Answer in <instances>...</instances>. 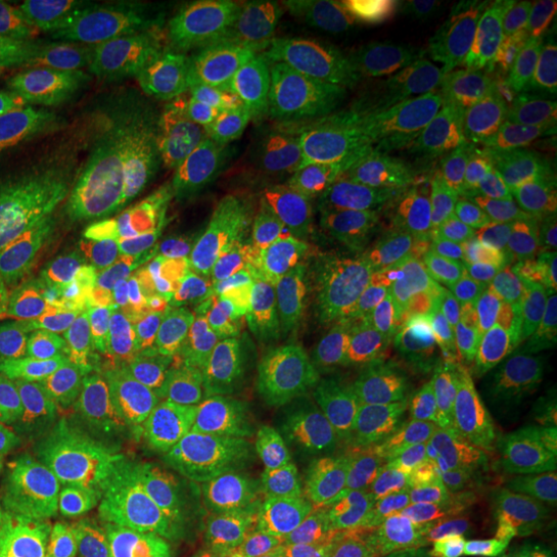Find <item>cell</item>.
Masks as SVG:
<instances>
[{
	"mask_svg": "<svg viewBox=\"0 0 557 557\" xmlns=\"http://www.w3.org/2000/svg\"><path fill=\"white\" fill-rule=\"evenodd\" d=\"M458 53L418 10L295 16L276 10L211 78L156 100L161 119L292 137L362 109L468 87Z\"/></svg>",
	"mask_w": 557,
	"mask_h": 557,
	"instance_id": "1",
	"label": "cell"
},
{
	"mask_svg": "<svg viewBox=\"0 0 557 557\" xmlns=\"http://www.w3.org/2000/svg\"><path fill=\"white\" fill-rule=\"evenodd\" d=\"M372 391V557H440L478 508V347L437 307L359 319Z\"/></svg>",
	"mask_w": 557,
	"mask_h": 557,
	"instance_id": "2",
	"label": "cell"
},
{
	"mask_svg": "<svg viewBox=\"0 0 557 557\" xmlns=\"http://www.w3.org/2000/svg\"><path fill=\"white\" fill-rule=\"evenodd\" d=\"M468 90L362 109L285 137L267 211L300 236L332 242L409 230L431 199L490 156Z\"/></svg>",
	"mask_w": 557,
	"mask_h": 557,
	"instance_id": "3",
	"label": "cell"
},
{
	"mask_svg": "<svg viewBox=\"0 0 557 557\" xmlns=\"http://www.w3.org/2000/svg\"><path fill=\"white\" fill-rule=\"evenodd\" d=\"M372 391L359 332L319 357L220 557H372Z\"/></svg>",
	"mask_w": 557,
	"mask_h": 557,
	"instance_id": "4",
	"label": "cell"
},
{
	"mask_svg": "<svg viewBox=\"0 0 557 557\" xmlns=\"http://www.w3.org/2000/svg\"><path fill=\"white\" fill-rule=\"evenodd\" d=\"M270 239L258 218L183 214L149 205H87L22 242V258L75 310L174 317L189 310Z\"/></svg>",
	"mask_w": 557,
	"mask_h": 557,
	"instance_id": "5",
	"label": "cell"
},
{
	"mask_svg": "<svg viewBox=\"0 0 557 557\" xmlns=\"http://www.w3.org/2000/svg\"><path fill=\"white\" fill-rule=\"evenodd\" d=\"M428 273L483 300H520L557 276V164L483 156L412 220Z\"/></svg>",
	"mask_w": 557,
	"mask_h": 557,
	"instance_id": "6",
	"label": "cell"
},
{
	"mask_svg": "<svg viewBox=\"0 0 557 557\" xmlns=\"http://www.w3.org/2000/svg\"><path fill=\"white\" fill-rule=\"evenodd\" d=\"M164 341L72 319L0 347V458L174 379Z\"/></svg>",
	"mask_w": 557,
	"mask_h": 557,
	"instance_id": "7",
	"label": "cell"
},
{
	"mask_svg": "<svg viewBox=\"0 0 557 557\" xmlns=\"http://www.w3.org/2000/svg\"><path fill=\"white\" fill-rule=\"evenodd\" d=\"M474 443L483 486L527 508L557 478V295L545 285L498 313L478 347Z\"/></svg>",
	"mask_w": 557,
	"mask_h": 557,
	"instance_id": "8",
	"label": "cell"
},
{
	"mask_svg": "<svg viewBox=\"0 0 557 557\" xmlns=\"http://www.w3.org/2000/svg\"><path fill=\"white\" fill-rule=\"evenodd\" d=\"M273 13L242 0H78L57 25L115 94L164 100L211 78Z\"/></svg>",
	"mask_w": 557,
	"mask_h": 557,
	"instance_id": "9",
	"label": "cell"
},
{
	"mask_svg": "<svg viewBox=\"0 0 557 557\" xmlns=\"http://www.w3.org/2000/svg\"><path fill=\"white\" fill-rule=\"evenodd\" d=\"M282 139L208 124L127 127L84 201L233 214L270 196Z\"/></svg>",
	"mask_w": 557,
	"mask_h": 557,
	"instance_id": "10",
	"label": "cell"
},
{
	"mask_svg": "<svg viewBox=\"0 0 557 557\" xmlns=\"http://www.w3.org/2000/svg\"><path fill=\"white\" fill-rule=\"evenodd\" d=\"M218 480L174 474L97 508L0 533V557H211Z\"/></svg>",
	"mask_w": 557,
	"mask_h": 557,
	"instance_id": "11",
	"label": "cell"
},
{
	"mask_svg": "<svg viewBox=\"0 0 557 557\" xmlns=\"http://www.w3.org/2000/svg\"><path fill=\"white\" fill-rule=\"evenodd\" d=\"M115 90L97 78L57 20L0 3V115L100 121Z\"/></svg>",
	"mask_w": 557,
	"mask_h": 557,
	"instance_id": "12",
	"label": "cell"
},
{
	"mask_svg": "<svg viewBox=\"0 0 557 557\" xmlns=\"http://www.w3.org/2000/svg\"><path fill=\"white\" fill-rule=\"evenodd\" d=\"M127 124L0 115V201L81 199L119 149Z\"/></svg>",
	"mask_w": 557,
	"mask_h": 557,
	"instance_id": "13",
	"label": "cell"
},
{
	"mask_svg": "<svg viewBox=\"0 0 557 557\" xmlns=\"http://www.w3.org/2000/svg\"><path fill=\"white\" fill-rule=\"evenodd\" d=\"M505 115L527 149L557 156V20L508 62Z\"/></svg>",
	"mask_w": 557,
	"mask_h": 557,
	"instance_id": "14",
	"label": "cell"
},
{
	"mask_svg": "<svg viewBox=\"0 0 557 557\" xmlns=\"http://www.w3.org/2000/svg\"><path fill=\"white\" fill-rule=\"evenodd\" d=\"M78 310L57 288L40 278H22L0 273V347L20 341L28 332L72 322Z\"/></svg>",
	"mask_w": 557,
	"mask_h": 557,
	"instance_id": "15",
	"label": "cell"
},
{
	"mask_svg": "<svg viewBox=\"0 0 557 557\" xmlns=\"http://www.w3.org/2000/svg\"><path fill=\"white\" fill-rule=\"evenodd\" d=\"M511 557H557V478L527 505Z\"/></svg>",
	"mask_w": 557,
	"mask_h": 557,
	"instance_id": "16",
	"label": "cell"
},
{
	"mask_svg": "<svg viewBox=\"0 0 557 557\" xmlns=\"http://www.w3.org/2000/svg\"><path fill=\"white\" fill-rule=\"evenodd\" d=\"M490 557H511V548H498V552H493Z\"/></svg>",
	"mask_w": 557,
	"mask_h": 557,
	"instance_id": "17",
	"label": "cell"
},
{
	"mask_svg": "<svg viewBox=\"0 0 557 557\" xmlns=\"http://www.w3.org/2000/svg\"><path fill=\"white\" fill-rule=\"evenodd\" d=\"M10 211V201H0V220H3V214Z\"/></svg>",
	"mask_w": 557,
	"mask_h": 557,
	"instance_id": "18",
	"label": "cell"
}]
</instances>
